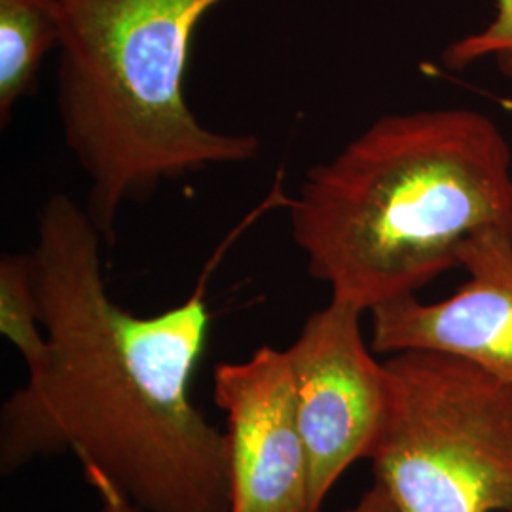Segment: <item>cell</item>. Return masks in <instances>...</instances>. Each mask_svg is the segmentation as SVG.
I'll list each match as a JSON object with an SVG mask.
<instances>
[{"label":"cell","mask_w":512,"mask_h":512,"mask_svg":"<svg viewBox=\"0 0 512 512\" xmlns=\"http://www.w3.org/2000/svg\"><path fill=\"white\" fill-rule=\"evenodd\" d=\"M86 205L57 192L33 249L44 365L0 412V471L73 454L143 512H230V442L192 399L207 348V272L179 306L141 317L107 291Z\"/></svg>","instance_id":"1"},{"label":"cell","mask_w":512,"mask_h":512,"mask_svg":"<svg viewBox=\"0 0 512 512\" xmlns=\"http://www.w3.org/2000/svg\"><path fill=\"white\" fill-rule=\"evenodd\" d=\"M287 205L308 272L372 311L458 270L476 234H512L511 143L480 110L385 114L313 165Z\"/></svg>","instance_id":"2"},{"label":"cell","mask_w":512,"mask_h":512,"mask_svg":"<svg viewBox=\"0 0 512 512\" xmlns=\"http://www.w3.org/2000/svg\"><path fill=\"white\" fill-rule=\"evenodd\" d=\"M224 0H61L57 110L90 181L105 243L128 202L162 184L260 154L255 135L203 126L184 95L194 33Z\"/></svg>","instance_id":"3"},{"label":"cell","mask_w":512,"mask_h":512,"mask_svg":"<svg viewBox=\"0 0 512 512\" xmlns=\"http://www.w3.org/2000/svg\"><path fill=\"white\" fill-rule=\"evenodd\" d=\"M389 408L368 461L397 512L512 511V387L446 353L385 361Z\"/></svg>","instance_id":"4"},{"label":"cell","mask_w":512,"mask_h":512,"mask_svg":"<svg viewBox=\"0 0 512 512\" xmlns=\"http://www.w3.org/2000/svg\"><path fill=\"white\" fill-rule=\"evenodd\" d=\"M363 313L330 298L285 349L308 458L310 512L323 511L340 476L370 458L387 418L389 372L366 344Z\"/></svg>","instance_id":"5"},{"label":"cell","mask_w":512,"mask_h":512,"mask_svg":"<svg viewBox=\"0 0 512 512\" xmlns=\"http://www.w3.org/2000/svg\"><path fill=\"white\" fill-rule=\"evenodd\" d=\"M215 403L226 412L230 512H310L308 458L287 351L262 346L215 366Z\"/></svg>","instance_id":"6"},{"label":"cell","mask_w":512,"mask_h":512,"mask_svg":"<svg viewBox=\"0 0 512 512\" xmlns=\"http://www.w3.org/2000/svg\"><path fill=\"white\" fill-rule=\"evenodd\" d=\"M467 281L439 302L403 296L370 313L376 355H454L512 387V234L486 230L459 253Z\"/></svg>","instance_id":"7"},{"label":"cell","mask_w":512,"mask_h":512,"mask_svg":"<svg viewBox=\"0 0 512 512\" xmlns=\"http://www.w3.org/2000/svg\"><path fill=\"white\" fill-rule=\"evenodd\" d=\"M63 42L61 0H0V122L37 88L44 57Z\"/></svg>","instance_id":"8"},{"label":"cell","mask_w":512,"mask_h":512,"mask_svg":"<svg viewBox=\"0 0 512 512\" xmlns=\"http://www.w3.org/2000/svg\"><path fill=\"white\" fill-rule=\"evenodd\" d=\"M0 332L18 349L27 372L44 365L48 336L31 253H6L0 258Z\"/></svg>","instance_id":"9"},{"label":"cell","mask_w":512,"mask_h":512,"mask_svg":"<svg viewBox=\"0 0 512 512\" xmlns=\"http://www.w3.org/2000/svg\"><path fill=\"white\" fill-rule=\"evenodd\" d=\"M488 59L499 73L512 78V0H494L492 21L478 33L452 42L442 54V63L450 71H463Z\"/></svg>","instance_id":"10"},{"label":"cell","mask_w":512,"mask_h":512,"mask_svg":"<svg viewBox=\"0 0 512 512\" xmlns=\"http://www.w3.org/2000/svg\"><path fill=\"white\" fill-rule=\"evenodd\" d=\"M86 482L92 486L99 499L97 512H143L139 511L126 495L122 494L109 478L97 471H84ZM344 512H397L393 501L384 488L374 482V486L363 494V497Z\"/></svg>","instance_id":"11"},{"label":"cell","mask_w":512,"mask_h":512,"mask_svg":"<svg viewBox=\"0 0 512 512\" xmlns=\"http://www.w3.org/2000/svg\"><path fill=\"white\" fill-rule=\"evenodd\" d=\"M512 512V511H511Z\"/></svg>","instance_id":"12"}]
</instances>
